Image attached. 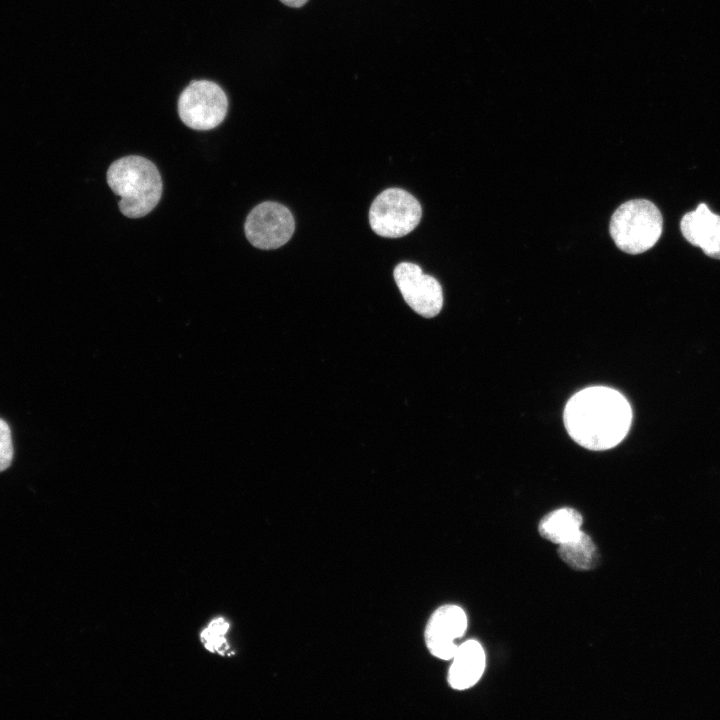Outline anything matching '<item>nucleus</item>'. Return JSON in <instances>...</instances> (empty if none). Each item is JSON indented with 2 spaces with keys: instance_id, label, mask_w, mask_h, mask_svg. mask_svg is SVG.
<instances>
[{
  "instance_id": "9b49d317",
  "label": "nucleus",
  "mask_w": 720,
  "mask_h": 720,
  "mask_svg": "<svg viewBox=\"0 0 720 720\" xmlns=\"http://www.w3.org/2000/svg\"><path fill=\"white\" fill-rule=\"evenodd\" d=\"M581 514L569 507L554 510L545 515L538 526L540 535L556 544L567 542L581 531Z\"/></svg>"
},
{
  "instance_id": "2eb2a0df",
  "label": "nucleus",
  "mask_w": 720,
  "mask_h": 720,
  "mask_svg": "<svg viewBox=\"0 0 720 720\" xmlns=\"http://www.w3.org/2000/svg\"><path fill=\"white\" fill-rule=\"evenodd\" d=\"M281 4L290 8H301L308 3L309 0H278Z\"/></svg>"
},
{
  "instance_id": "423d86ee",
  "label": "nucleus",
  "mask_w": 720,
  "mask_h": 720,
  "mask_svg": "<svg viewBox=\"0 0 720 720\" xmlns=\"http://www.w3.org/2000/svg\"><path fill=\"white\" fill-rule=\"evenodd\" d=\"M295 221L284 205L265 201L248 214L244 231L247 240L256 248L276 249L286 244L293 235Z\"/></svg>"
},
{
  "instance_id": "7ed1b4c3",
  "label": "nucleus",
  "mask_w": 720,
  "mask_h": 720,
  "mask_svg": "<svg viewBox=\"0 0 720 720\" xmlns=\"http://www.w3.org/2000/svg\"><path fill=\"white\" fill-rule=\"evenodd\" d=\"M609 230L620 250L628 254H640L652 248L659 240L663 231V218L651 201L633 199L614 211Z\"/></svg>"
},
{
  "instance_id": "f257e3e1",
  "label": "nucleus",
  "mask_w": 720,
  "mask_h": 720,
  "mask_svg": "<svg viewBox=\"0 0 720 720\" xmlns=\"http://www.w3.org/2000/svg\"><path fill=\"white\" fill-rule=\"evenodd\" d=\"M632 411L626 398L604 386L585 388L570 398L564 424L570 437L590 450H606L627 435Z\"/></svg>"
},
{
  "instance_id": "ddd939ff",
  "label": "nucleus",
  "mask_w": 720,
  "mask_h": 720,
  "mask_svg": "<svg viewBox=\"0 0 720 720\" xmlns=\"http://www.w3.org/2000/svg\"><path fill=\"white\" fill-rule=\"evenodd\" d=\"M228 629L229 623L224 618L213 619L200 634L205 648L210 652L224 655L229 649L225 638Z\"/></svg>"
},
{
  "instance_id": "f8f14e48",
  "label": "nucleus",
  "mask_w": 720,
  "mask_h": 720,
  "mask_svg": "<svg viewBox=\"0 0 720 720\" xmlns=\"http://www.w3.org/2000/svg\"><path fill=\"white\" fill-rule=\"evenodd\" d=\"M558 554L567 565L578 571L593 569L599 560L596 545L583 531L573 539L559 544Z\"/></svg>"
},
{
  "instance_id": "6e6552de",
  "label": "nucleus",
  "mask_w": 720,
  "mask_h": 720,
  "mask_svg": "<svg viewBox=\"0 0 720 720\" xmlns=\"http://www.w3.org/2000/svg\"><path fill=\"white\" fill-rule=\"evenodd\" d=\"M466 628L467 617L462 608L456 605L439 607L425 629V642L430 653L443 660L452 659L459 646L455 640L464 635Z\"/></svg>"
},
{
  "instance_id": "1a4fd4ad",
  "label": "nucleus",
  "mask_w": 720,
  "mask_h": 720,
  "mask_svg": "<svg viewBox=\"0 0 720 720\" xmlns=\"http://www.w3.org/2000/svg\"><path fill=\"white\" fill-rule=\"evenodd\" d=\"M680 228L689 243L700 247L707 256L720 259V215L711 212L705 203L686 213Z\"/></svg>"
},
{
  "instance_id": "39448f33",
  "label": "nucleus",
  "mask_w": 720,
  "mask_h": 720,
  "mask_svg": "<svg viewBox=\"0 0 720 720\" xmlns=\"http://www.w3.org/2000/svg\"><path fill=\"white\" fill-rule=\"evenodd\" d=\"M178 114L194 130L216 128L226 117L228 99L223 89L209 80L192 81L180 94Z\"/></svg>"
},
{
  "instance_id": "20e7f679",
  "label": "nucleus",
  "mask_w": 720,
  "mask_h": 720,
  "mask_svg": "<svg viewBox=\"0 0 720 720\" xmlns=\"http://www.w3.org/2000/svg\"><path fill=\"white\" fill-rule=\"evenodd\" d=\"M421 216V205L412 194L403 189L390 188L374 199L369 211V222L377 235L399 238L413 231Z\"/></svg>"
},
{
  "instance_id": "9d476101",
  "label": "nucleus",
  "mask_w": 720,
  "mask_h": 720,
  "mask_svg": "<svg viewBox=\"0 0 720 720\" xmlns=\"http://www.w3.org/2000/svg\"><path fill=\"white\" fill-rule=\"evenodd\" d=\"M485 669V652L476 640H467L458 646L448 671V682L457 690L475 685Z\"/></svg>"
},
{
  "instance_id": "0eeeda50",
  "label": "nucleus",
  "mask_w": 720,
  "mask_h": 720,
  "mask_svg": "<svg viewBox=\"0 0 720 720\" xmlns=\"http://www.w3.org/2000/svg\"><path fill=\"white\" fill-rule=\"evenodd\" d=\"M393 276L405 302L416 313L426 318L439 314L443 293L440 283L434 277L423 274L420 266L409 262L398 264Z\"/></svg>"
},
{
  "instance_id": "4468645a",
  "label": "nucleus",
  "mask_w": 720,
  "mask_h": 720,
  "mask_svg": "<svg viewBox=\"0 0 720 720\" xmlns=\"http://www.w3.org/2000/svg\"><path fill=\"white\" fill-rule=\"evenodd\" d=\"M13 459V444L9 425L0 418V472L6 470Z\"/></svg>"
},
{
  "instance_id": "f03ea898",
  "label": "nucleus",
  "mask_w": 720,
  "mask_h": 720,
  "mask_svg": "<svg viewBox=\"0 0 720 720\" xmlns=\"http://www.w3.org/2000/svg\"><path fill=\"white\" fill-rule=\"evenodd\" d=\"M106 180L112 192L120 197V212L128 218L150 213L162 195V179L150 160L129 155L115 160L108 168Z\"/></svg>"
}]
</instances>
